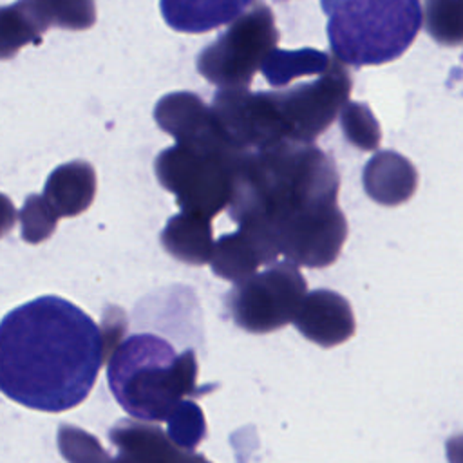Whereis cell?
<instances>
[{"label": "cell", "mask_w": 463, "mask_h": 463, "mask_svg": "<svg viewBox=\"0 0 463 463\" xmlns=\"http://www.w3.org/2000/svg\"><path fill=\"white\" fill-rule=\"evenodd\" d=\"M105 362L99 326L72 302L43 295L0 320V391L43 412L80 405Z\"/></svg>", "instance_id": "6da1fadb"}, {"label": "cell", "mask_w": 463, "mask_h": 463, "mask_svg": "<svg viewBox=\"0 0 463 463\" xmlns=\"http://www.w3.org/2000/svg\"><path fill=\"white\" fill-rule=\"evenodd\" d=\"M338 188V170L326 152L313 143L280 139L239 156L226 208L237 224H271L293 210L336 201Z\"/></svg>", "instance_id": "7a4b0ae2"}, {"label": "cell", "mask_w": 463, "mask_h": 463, "mask_svg": "<svg viewBox=\"0 0 463 463\" xmlns=\"http://www.w3.org/2000/svg\"><path fill=\"white\" fill-rule=\"evenodd\" d=\"M107 380L116 402L134 418L159 423L197 389L194 349L177 353L165 338L150 333L119 340L107 356Z\"/></svg>", "instance_id": "3957f363"}, {"label": "cell", "mask_w": 463, "mask_h": 463, "mask_svg": "<svg viewBox=\"0 0 463 463\" xmlns=\"http://www.w3.org/2000/svg\"><path fill=\"white\" fill-rule=\"evenodd\" d=\"M336 60L353 67L400 58L423 25L421 0H320Z\"/></svg>", "instance_id": "277c9868"}, {"label": "cell", "mask_w": 463, "mask_h": 463, "mask_svg": "<svg viewBox=\"0 0 463 463\" xmlns=\"http://www.w3.org/2000/svg\"><path fill=\"white\" fill-rule=\"evenodd\" d=\"M244 150H201L172 145L159 152L154 172L183 212L213 219L228 206L232 175Z\"/></svg>", "instance_id": "5b68a950"}, {"label": "cell", "mask_w": 463, "mask_h": 463, "mask_svg": "<svg viewBox=\"0 0 463 463\" xmlns=\"http://www.w3.org/2000/svg\"><path fill=\"white\" fill-rule=\"evenodd\" d=\"M279 43V29L264 2L239 14L195 60L197 72L219 89L250 87L262 60Z\"/></svg>", "instance_id": "8992f818"}, {"label": "cell", "mask_w": 463, "mask_h": 463, "mask_svg": "<svg viewBox=\"0 0 463 463\" xmlns=\"http://www.w3.org/2000/svg\"><path fill=\"white\" fill-rule=\"evenodd\" d=\"M306 293L307 282L298 266L275 260L264 271L233 284L224 295V306L242 331L264 335L288 326Z\"/></svg>", "instance_id": "52a82bcc"}, {"label": "cell", "mask_w": 463, "mask_h": 463, "mask_svg": "<svg viewBox=\"0 0 463 463\" xmlns=\"http://www.w3.org/2000/svg\"><path fill=\"white\" fill-rule=\"evenodd\" d=\"M351 85L353 81L344 63L331 58L327 69L317 80L286 90H269L268 96L282 123L284 137L313 143L349 101Z\"/></svg>", "instance_id": "ba28073f"}, {"label": "cell", "mask_w": 463, "mask_h": 463, "mask_svg": "<svg viewBox=\"0 0 463 463\" xmlns=\"http://www.w3.org/2000/svg\"><path fill=\"white\" fill-rule=\"evenodd\" d=\"M279 253L306 268L333 264L347 239V221L336 201L293 210L269 224Z\"/></svg>", "instance_id": "9c48e42d"}, {"label": "cell", "mask_w": 463, "mask_h": 463, "mask_svg": "<svg viewBox=\"0 0 463 463\" xmlns=\"http://www.w3.org/2000/svg\"><path fill=\"white\" fill-rule=\"evenodd\" d=\"M212 110L228 137L239 150H259L284 137V128L268 92L242 89H219Z\"/></svg>", "instance_id": "30bf717a"}, {"label": "cell", "mask_w": 463, "mask_h": 463, "mask_svg": "<svg viewBox=\"0 0 463 463\" xmlns=\"http://www.w3.org/2000/svg\"><path fill=\"white\" fill-rule=\"evenodd\" d=\"M154 119L177 145L201 150H239L224 136L212 107L194 92L177 90L163 96L154 107Z\"/></svg>", "instance_id": "8fae6325"}, {"label": "cell", "mask_w": 463, "mask_h": 463, "mask_svg": "<svg viewBox=\"0 0 463 463\" xmlns=\"http://www.w3.org/2000/svg\"><path fill=\"white\" fill-rule=\"evenodd\" d=\"M291 322L304 338L320 347L340 345L356 329L349 300L333 289H313L306 293Z\"/></svg>", "instance_id": "7c38bea8"}, {"label": "cell", "mask_w": 463, "mask_h": 463, "mask_svg": "<svg viewBox=\"0 0 463 463\" xmlns=\"http://www.w3.org/2000/svg\"><path fill=\"white\" fill-rule=\"evenodd\" d=\"M109 439L118 449L112 463H203L204 459L203 454L177 447L161 427L134 418L116 421Z\"/></svg>", "instance_id": "4fadbf2b"}, {"label": "cell", "mask_w": 463, "mask_h": 463, "mask_svg": "<svg viewBox=\"0 0 463 463\" xmlns=\"http://www.w3.org/2000/svg\"><path fill=\"white\" fill-rule=\"evenodd\" d=\"M362 184L374 203L398 206L414 195L418 170L405 156L394 150H380L365 163Z\"/></svg>", "instance_id": "5bb4252c"}, {"label": "cell", "mask_w": 463, "mask_h": 463, "mask_svg": "<svg viewBox=\"0 0 463 463\" xmlns=\"http://www.w3.org/2000/svg\"><path fill=\"white\" fill-rule=\"evenodd\" d=\"M42 195L58 217H74L83 213L96 195L94 166L81 159L56 166L49 174Z\"/></svg>", "instance_id": "9a60e30c"}, {"label": "cell", "mask_w": 463, "mask_h": 463, "mask_svg": "<svg viewBox=\"0 0 463 463\" xmlns=\"http://www.w3.org/2000/svg\"><path fill=\"white\" fill-rule=\"evenodd\" d=\"M255 0H159L165 22L179 33H208L233 22Z\"/></svg>", "instance_id": "2e32d148"}, {"label": "cell", "mask_w": 463, "mask_h": 463, "mask_svg": "<svg viewBox=\"0 0 463 463\" xmlns=\"http://www.w3.org/2000/svg\"><path fill=\"white\" fill-rule=\"evenodd\" d=\"M159 241L168 255L192 266L206 264L215 242L212 221L188 212L172 215L166 221Z\"/></svg>", "instance_id": "e0dca14e"}, {"label": "cell", "mask_w": 463, "mask_h": 463, "mask_svg": "<svg viewBox=\"0 0 463 463\" xmlns=\"http://www.w3.org/2000/svg\"><path fill=\"white\" fill-rule=\"evenodd\" d=\"M208 262L217 277L237 284L257 273L262 266V257L248 233L239 228L233 233L221 235L213 242Z\"/></svg>", "instance_id": "ac0fdd59"}, {"label": "cell", "mask_w": 463, "mask_h": 463, "mask_svg": "<svg viewBox=\"0 0 463 463\" xmlns=\"http://www.w3.org/2000/svg\"><path fill=\"white\" fill-rule=\"evenodd\" d=\"M331 61L327 52L317 49H297L284 51L273 49L260 63V72L271 87H284L300 76H318Z\"/></svg>", "instance_id": "d6986e66"}, {"label": "cell", "mask_w": 463, "mask_h": 463, "mask_svg": "<svg viewBox=\"0 0 463 463\" xmlns=\"http://www.w3.org/2000/svg\"><path fill=\"white\" fill-rule=\"evenodd\" d=\"M40 27L27 0L0 5V60H11L27 43H40Z\"/></svg>", "instance_id": "ffe728a7"}, {"label": "cell", "mask_w": 463, "mask_h": 463, "mask_svg": "<svg viewBox=\"0 0 463 463\" xmlns=\"http://www.w3.org/2000/svg\"><path fill=\"white\" fill-rule=\"evenodd\" d=\"M40 27L85 31L96 24L94 0H27Z\"/></svg>", "instance_id": "44dd1931"}, {"label": "cell", "mask_w": 463, "mask_h": 463, "mask_svg": "<svg viewBox=\"0 0 463 463\" xmlns=\"http://www.w3.org/2000/svg\"><path fill=\"white\" fill-rule=\"evenodd\" d=\"M340 128L344 137L358 150L373 152L380 146V123L365 103L347 101L340 110Z\"/></svg>", "instance_id": "7402d4cb"}, {"label": "cell", "mask_w": 463, "mask_h": 463, "mask_svg": "<svg viewBox=\"0 0 463 463\" xmlns=\"http://www.w3.org/2000/svg\"><path fill=\"white\" fill-rule=\"evenodd\" d=\"M425 31L441 45L456 47L463 40L461 0H425Z\"/></svg>", "instance_id": "603a6c76"}, {"label": "cell", "mask_w": 463, "mask_h": 463, "mask_svg": "<svg viewBox=\"0 0 463 463\" xmlns=\"http://www.w3.org/2000/svg\"><path fill=\"white\" fill-rule=\"evenodd\" d=\"M165 421L168 423L166 436L181 449L194 450L206 436V420L203 409L188 398L181 400Z\"/></svg>", "instance_id": "cb8c5ba5"}, {"label": "cell", "mask_w": 463, "mask_h": 463, "mask_svg": "<svg viewBox=\"0 0 463 463\" xmlns=\"http://www.w3.org/2000/svg\"><path fill=\"white\" fill-rule=\"evenodd\" d=\"M56 441L67 463H112V456L101 447L99 439L80 427L60 425Z\"/></svg>", "instance_id": "d4e9b609"}, {"label": "cell", "mask_w": 463, "mask_h": 463, "mask_svg": "<svg viewBox=\"0 0 463 463\" xmlns=\"http://www.w3.org/2000/svg\"><path fill=\"white\" fill-rule=\"evenodd\" d=\"M22 239L29 244H38L47 241L58 224V215L51 208V204L43 199V195L29 194L24 201V206L18 213Z\"/></svg>", "instance_id": "484cf974"}, {"label": "cell", "mask_w": 463, "mask_h": 463, "mask_svg": "<svg viewBox=\"0 0 463 463\" xmlns=\"http://www.w3.org/2000/svg\"><path fill=\"white\" fill-rule=\"evenodd\" d=\"M16 217H18V212H16L13 201L5 194L0 192V239L14 228Z\"/></svg>", "instance_id": "4316f807"}, {"label": "cell", "mask_w": 463, "mask_h": 463, "mask_svg": "<svg viewBox=\"0 0 463 463\" xmlns=\"http://www.w3.org/2000/svg\"><path fill=\"white\" fill-rule=\"evenodd\" d=\"M203 463H210V461H208V459H206V458H204V459H203Z\"/></svg>", "instance_id": "83f0119b"}]
</instances>
